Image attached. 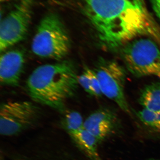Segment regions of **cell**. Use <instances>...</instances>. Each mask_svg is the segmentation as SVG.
Here are the masks:
<instances>
[{
	"mask_svg": "<svg viewBox=\"0 0 160 160\" xmlns=\"http://www.w3.org/2000/svg\"><path fill=\"white\" fill-rule=\"evenodd\" d=\"M84 71H85L89 78L93 96L101 97L103 94L101 90L99 81L95 72L88 67L85 68Z\"/></svg>",
	"mask_w": 160,
	"mask_h": 160,
	"instance_id": "obj_14",
	"label": "cell"
},
{
	"mask_svg": "<svg viewBox=\"0 0 160 160\" xmlns=\"http://www.w3.org/2000/svg\"><path fill=\"white\" fill-rule=\"evenodd\" d=\"M153 9L160 20V0H153Z\"/></svg>",
	"mask_w": 160,
	"mask_h": 160,
	"instance_id": "obj_16",
	"label": "cell"
},
{
	"mask_svg": "<svg viewBox=\"0 0 160 160\" xmlns=\"http://www.w3.org/2000/svg\"><path fill=\"white\" fill-rule=\"evenodd\" d=\"M121 55L126 68L135 76L160 78V50L154 40H132L122 47Z\"/></svg>",
	"mask_w": 160,
	"mask_h": 160,
	"instance_id": "obj_4",
	"label": "cell"
},
{
	"mask_svg": "<svg viewBox=\"0 0 160 160\" xmlns=\"http://www.w3.org/2000/svg\"><path fill=\"white\" fill-rule=\"evenodd\" d=\"M116 122V117L112 111L102 109L92 112L84 121V127L100 143L113 131Z\"/></svg>",
	"mask_w": 160,
	"mask_h": 160,
	"instance_id": "obj_9",
	"label": "cell"
},
{
	"mask_svg": "<svg viewBox=\"0 0 160 160\" xmlns=\"http://www.w3.org/2000/svg\"><path fill=\"white\" fill-rule=\"evenodd\" d=\"M158 118L160 123V111L158 112Z\"/></svg>",
	"mask_w": 160,
	"mask_h": 160,
	"instance_id": "obj_17",
	"label": "cell"
},
{
	"mask_svg": "<svg viewBox=\"0 0 160 160\" xmlns=\"http://www.w3.org/2000/svg\"><path fill=\"white\" fill-rule=\"evenodd\" d=\"M25 53L21 49L9 50L0 58V81L6 86H18L25 63Z\"/></svg>",
	"mask_w": 160,
	"mask_h": 160,
	"instance_id": "obj_8",
	"label": "cell"
},
{
	"mask_svg": "<svg viewBox=\"0 0 160 160\" xmlns=\"http://www.w3.org/2000/svg\"><path fill=\"white\" fill-rule=\"evenodd\" d=\"M143 108L158 112L160 111V82L146 86L142 90L139 98Z\"/></svg>",
	"mask_w": 160,
	"mask_h": 160,
	"instance_id": "obj_11",
	"label": "cell"
},
{
	"mask_svg": "<svg viewBox=\"0 0 160 160\" xmlns=\"http://www.w3.org/2000/svg\"><path fill=\"white\" fill-rule=\"evenodd\" d=\"M84 122L82 116L76 111L67 112L62 119V125L67 132L82 128Z\"/></svg>",
	"mask_w": 160,
	"mask_h": 160,
	"instance_id": "obj_12",
	"label": "cell"
},
{
	"mask_svg": "<svg viewBox=\"0 0 160 160\" xmlns=\"http://www.w3.org/2000/svg\"><path fill=\"white\" fill-rule=\"evenodd\" d=\"M39 109L31 102H7L0 107V133L13 136L32 128L38 122Z\"/></svg>",
	"mask_w": 160,
	"mask_h": 160,
	"instance_id": "obj_5",
	"label": "cell"
},
{
	"mask_svg": "<svg viewBox=\"0 0 160 160\" xmlns=\"http://www.w3.org/2000/svg\"><path fill=\"white\" fill-rule=\"evenodd\" d=\"M70 38L56 14L47 15L40 22L32 42V51L45 58L60 60L70 51Z\"/></svg>",
	"mask_w": 160,
	"mask_h": 160,
	"instance_id": "obj_3",
	"label": "cell"
},
{
	"mask_svg": "<svg viewBox=\"0 0 160 160\" xmlns=\"http://www.w3.org/2000/svg\"><path fill=\"white\" fill-rule=\"evenodd\" d=\"M78 85L75 68L67 61L39 66L26 82L32 99L61 112H65L66 101L74 95Z\"/></svg>",
	"mask_w": 160,
	"mask_h": 160,
	"instance_id": "obj_2",
	"label": "cell"
},
{
	"mask_svg": "<svg viewBox=\"0 0 160 160\" xmlns=\"http://www.w3.org/2000/svg\"><path fill=\"white\" fill-rule=\"evenodd\" d=\"M86 14L104 46L122 48L143 36L160 42V30L143 0H84Z\"/></svg>",
	"mask_w": 160,
	"mask_h": 160,
	"instance_id": "obj_1",
	"label": "cell"
},
{
	"mask_svg": "<svg viewBox=\"0 0 160 160\" xmlns=\"http://www.w3.org/2000/svg\"></svg>",
	"mask_w": 160,
	"mask_h": 160,
	"instance_id": "obj_19",
	"label": "cell"
},
{
	"mask_svg": "<svg viewBox=\"0 0 160 160\" xmlns=\"http://www.w3.org/2000/svg\"><path fill=\"white\" fill-rule=\"evenodd\" d=\"M8 1H10V0H1V2H6Z\"/></svg>",
	"mask_w": 160,
	"mask_h": 160,
	"instance_id": "obj_18",
	"label": "cell"
},
{
	"mask_svg": "<svg viewBox=\"0 0 160 160\" xmlns=\"http://www.w3.org/2000/svg\"><path fill=\"white\" fill-rule=\"evenodd\" d=\"M33 1L20 0L15 9L1 21V52L21 42L25 38L31 21Z\"/></svg>",
	"mask_w": 160,
	"mask_h": 160,
	"instance_id": "obj_7",
	"label": "cell"
},
{
	"mask_svg": "<svg viewBox=\"0 0 160 160\" xmlns=\"http://www.w3.org/2000/svg\"><path fill=\"white\" fill-rule=\"evenodd\" d=\"M94 71L102 94L116 103L123 111L130 112L125 95L126 73L124 68L116 61L102 59Z\"/></svg>",
	"mask_w": 160,
	"mask_h": 160,
	"instance_id": "obj_6",
	"label": "cell"
},
{
	"mask_svg": "<svg viewBox=\"0 0 160 160\" xmlns=\"http://www.w3.org/2000/svg\"><path fill=\"white\" fill-rule=\"evenodd\" d=\"M68 133L76 146L88 157L92 160H102L98 152V141L84 127Z\"/></svg>",
	"mask_w": 160,
	"mask_h": 160,
	"instance_id": "obj_10",
	"label": "cell"
},
{
	"mask_svg": "<svg viewBox=\"0 0 160 160\" xmlns=\"http://www.w3.org/2000/svg\"><path fill=\"white\" fill-rule=\"evenodd\" d=\"M138 117L144 124L157 131H160V123L158 112L143 108L137 113Z\"/></svg>",
	"mask_w": 160,
	"mask_h": 160,
	"instance_id": "obj_13",
	"label": "cell"
},
{
	"mask_svg": "<svg viewBox=\"0 0 160 160\" xmlns=\"http://www.w3.org/2000/svg\"><path fill=\"white\" fill-rule=\"evenodd\" d=\"M78 82L86 92L93 96L89 78L85 71H83L82 74L78 76Z\"/></svg>",
	"mask_w": 160,
	"mask_h": 160,
	"instance_id": "obj_15",
	"label": "cell"
}]
</instances>
